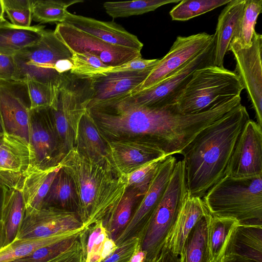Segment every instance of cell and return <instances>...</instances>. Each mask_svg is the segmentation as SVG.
<instances>
[{
	"label": "cell",
	"mask_w": 262,
	"mask_h": 262,
	"mask_svg": "<svg viewBox=\"0 0 262 262\" xmlns=\"http://www.w3.org/2000/svg\"><path fill=\"white\" fill-rule=\"evenodd\" d=\"M86 111L107 139L142 138L166 156L180 154L200 132L216 119L213 110L185 114L177 103L149 107L135 104L125 96Z\"/></svg>",
	"instance_id": "cell-1"
},
{
	"label": "cell",
	"mask_w": 262,
	"mask_h": 262,
	"mask_svg": "<svg viewBox=\"0 0 262 262\" xmlns=\"http://www.w3.org/2000/svg\"><path fill=\"white\" fill-rule=\"evenodd\" d=\"M250 119L242 104L200 132L181 151L187 193L203 197L224 176L235 145Z\"/></svg>",
	"instance_id": "cell-2"
},
{
	"label": "cell",
	"mask_w": 262,
	"mask_h": 262,
	"mask_svg": "<svg viewBox=\"0 0 262 262\" xmlns=\"http://www.w3.org/2000/svg\"><path fill=\"white\" fill-rule=\"evenodd\" d=\"M72 179L77 198V214L87 227L104 225L127 189V178L119 177L108 164L96 162L74 147L58 164Z\"/></svg>",
	"instance_id": "cell-3"
},
{
	"label": "cell",
	"mask_w": 262,
	"mask_h": 262,
	"mask_svg": "<svg viewBox=\"0 0 262 262\" xmlns=\"http://www.w3.org/2000/svg\"><path fill=\"white\" fill-rule=\"evenodd\" d=\"M203 200L211 215L233 218L241 225H262V174L225 175Z\"/></svg>",
	"instance_id": "cell-4"
},
{
	"label": "cell",
	"mask_w": 262,
	"mask_h": 262,
	"mask_svg": "<svg viewBox=\"0 0 262 262\" xmlns=\"http://www.w3.org/2000/svg\"><path fill=\"white\" fill-rule=\"evenodd\" d=\"M73 53L56 35L45 30L40 40L15 54L16 81L28 80L59 88L73 67Z\"/></svg>",
	"instance_id": "cell-5"
},
{
	"label": "cell",
	"mask_w": 262,
	"mask_h": 262,
	"mask_svg": "<svg viewBox=\"0 0 262 262\" xmlns=\"http://www.w3.org/2000/svg\"><path fill=\"white\" fill-rule=\"evenodd\" d=\"M243 90L234 71L209 66L194 72L176 103L183 114H198L240 96Z\"/></svg>",
	"instance_id": "cell-6"
},
{
	"label": "cell",
	"mask_w": 262,
	"mask_h": 262,
	"mask_svg": "<svg viewBox=\"0 0 262 262\" xmlns=\"http://www.w3.org/2000/svg\"><path fill=\"white\" fill-rule=\"evenodd\" d=\"M187 193L183 161L177 162L163 195L156 208L141 243L146 261L156 257L163 247Z\"/></svg>",
	"instance_id": "cell-7"
},
{
	"label": "cell",
	"mask_w": 262,
	"mask_h": 262,
	"mask_svg": "<svg viewBox=\"0 0 262 262\" xmlns=\"http://www.w3.org/2000/svg\"><path fill=\"white\" fill-rule=\"evenodd\" d=\"M215 37L200 53L177 72L155 85L125 97L133 103L146 106L161 107L176 103L196 70L214 65Z\"/></svg>",
	"instance_id": "cell-8"
},
{
	"label": "cell",
	"mask_w": 262,
	"mask_h": 262,
	"mask_svg": "<svg viewBox=\"0 0 262 262\" xmlns=\"http://www.w3.org/2000/svg\"><path fill=\"white\" fill-rule=\"evenodd\" d=\"M262 35L254 33L250 47H243L232 40L229 51L236 62L234 71L245 89L255 113L257 123L262 127Z\"/></svg>",
	"instance_id": "cell-9"
},
{
	"label": "cell",
	"mask_w": 262,
	"mask_h": 262,
	"mask_svg": "<svg viewBox=\"0 0 262 262\" xmlns=\"http://www.w3.org/2000/svg\"><path fill=\"white\" fill-rule=\"evenodd\" d=\"M0 121L4 133L30 144V100L25 82H0Z\"/></svg>",
	"instance_id": "cell-10"
},
{
	"label": "cell",
	"mask_w": 262,
	"mask_h": 262,
	"mask_svg": "<svg viewBox=\"0 0 262 262\" xmlns=\"http://www.w3.org/2000/svg\"><path fill=\"white\" fill-rule=\"evenodd\" d=\"M54 32L72 53L93 54L112 68L142 56L140 51L107 43L65 23H58Z\"/></svg>",
	"instance_id": "cell-11"
},
{
	"label": "cell",
	"mask_w": 262,
	"mask_h": 262,
	"mask_svg": "<svg viewBox=\"0 0 262 262\" xmlns=\"http://www.w3.org/2000/svg\"><path fill=\"white\" fill-rule=\"evenodd\" d=\"M177 162L174 157L168 156L162 163L128 224L115 241L117 246L135 237L140 239L141 245L152 215L165 192Z\"/></svg>",
	"instance_id": "cell-12"
},
{
	"label": "cell",
	"mask_w": 262,
	"mask_h": 262,
	"mask_svg": "<svg viewBox=\"0 0 262 262\" xmlns=\"http://www.w3.org/2000/svg\"><path fill=\"white\" fill-rule=\"evenodd\" d=\"M84 227L75 212L53 206L25 213L14 240L47 237Z\"/></svg>",
	"instance_id": "cell-13"
},
{
	"label": "cell",
	"mask_w": 262,
	"mask_h": 262,
	"mask_svg": "<svg viewBox=\"0 0 262 262\" xmlns=\"http://www.w3.org/2000/svg\"><path fill=\"white\" fill-rule=\"evenodd\" d=\"M213 36L203 32L188 36H178L167 54L160 59L144 81L129 95L147 89L177 72L206 48Z\"/></svg>",
	"instance_id": "cell-14"
},
{
	"label": "cell",
	"mask_w": 262,
	"mask_h": 262,
	"mask_svg": "<svg viewBox=\"0 0 262 262\" xmlns=\"http://www.w3.org/2000/svg\"><path fill=\"white\" fill-rule=\"evenodd\" d=\"M249 119L244 126L226 168L225 175L235 178L262 174V129Z\"/></svg>",
	"instance_id": "cell-15"
},
{
	"label": "cell",
	"mask_w": 262,
	"mask_h": 262,
	"mask_svg": "<svg viewBox=\"0 0 262 262\" xmlns=\"http://www.w3.org/2000/svg\"><path fill=\"white\" fill-rule=\"evenodd\" d=\"M105 139L112 168L120 177L127 178L132 172L148 163L167 157L142 138Z\"/></svg>",
	"instance_id": "cell-16"
},
{
	"label": "cell",
	"mask_w": 262,
	"mask_h": 262,
	"mask_svg": "<svg viewBox=\"0 0 262 262\" xmlns=\"http://www.w3.org/2000/svg\"><path fill=\"white\" fill-rule=\"evenodd\" d=\"M36 164L32 145L23 138L4 133L0 149V187L20 188L28 168Z\"/></svg>",
	"instance_id": "cell-17"
},
{
	"label": "cell",
	"mask_w": 262,
	"mask_h": 262,
	"mask_svg": "<svg viewBox=\"0 0 262 262\" xmlns=\"http://www.w3.org/2000/svg\"><path fill=\"white\" fill-rule=\"evenodd\" d=\"M151 71L106 72L92 77L93 92L86 109L130 94Z\"/></svg>",
	"instance_id": "cell-18"
},
{
	"label": "cell",
	"mask_w": 262,
	"mask_h": 262,
	"mask_svg": "<svg viewBox=\"0 0 262 262\" xmlns=\"http://www.w3.org/2000/svg\"><path fill=\"white\" fill-rule=\"evenodd\" d=\"M111 44L141 51L138 37L114 21H104L67 12L63 23Z\"/></svg>",
	"instance_id": "cell-19"
},
{
	"label": "cell",
	"mask_w": 262,
	"mask_h": 262,
	"mask_svg": "<svg viewBox=\"0 0 262 262\" xmlns=\"http://www.w3.org/2000/svg\"><path fill=\"white\" fill-rule=\"evenodd\" d=\"M30 111V144L36 164L42 167L56 166L59 162L58 149L49 108Z\"/></svg>",
	"instance_id": "cell-20"
},
{
	"label": "cell",
	"mask_w": 262,
	"mask_h": 262,
	"mask_svg": "<svg viewBox=\"0 0 262 262\" xmlns=\"http://www.w3.org/2000/svg\"><path fill=\"white\" fill-rule=\"evenodd\" d=\"M209 214L202 198L189 196L187 193L163 246L180 255L190 231L201 219Z\"/></svg>",
	"instance_id": "cell-21"
},
{
	"label": "cell",
	"mask_w": 262,
	"mask_h": 262,
	"mask_svg": "<svg viewBox=\"0 0 262 262\" xmlns=\"http://www.w3.org/2000/svg\"><path fill=\"white\" fill-rule=\"evenodd\" d=\"M61 167H42L32 165L21 182L20 188L25 204V213H29L42 207L44 200Z\"/></svg>",
	"instance_id": "cell-22"
},
{
	"label": "cell",
	"mask_w": 262,
	"mask_h": 262,
	"mask_svg": "<svg viewBox=\"0 0 262 262\" xmlns=\"http://www.w3.org/2000/svg\"><path fill=\"white\" fill-rule=\"evenodd\" d=\"M0 204V249L15 239L25 214V204L20 189L2 188Z\"/></svg>",
	"instance_id": "cell-23"
},
{
	"label": "cell",
	"mask_w": 262,
	"mask_h": 262,
	"mask_svg": "<svg viewBox=\"0 0 262 262\" xmlns=\"http://www.w3.org/2000/svg\"><path fill=\"white\" fill-rule=\"evenodd\" d=\"M227 254L262 262V225H237L227 242L222 256Z\"/></svg>",
	"instance_id": "cell-24"
},
{
	"label": "cell",
	"mask_w": 262,
	"mask_h": 262,
	"mask_svg": "<svg viewBox=\"0 0 262 262\" xmlns=\"http://www.w3.org/2000/svg\"><path fill=\"white\" fill-rule=\"evenodd\" d=\"M75 147L93 160L112 166L105 137L86 110L79 123Z\"/></svg>",
	"instance_id": "cell-25"
},
{
	"label": "cell",
	"mask_w": 262,
	"mask_h": 262,
	"mask_svg": "<svg viewBox=\"0 0 262 262\" xmlns=\"http://www.w3.org/2000/svg\"><path fill=\"white\" fill-rule=\"evenodd\" d=\"M246 0H231L220 13L216 31L214 66L224 67V60L228 51L243 12Z\"/></svg>",
	"instance_id": "cell-26"
},
{
	"label": "cell",
	"mask_w": 262,
	"mask_h": 262,
	"mask_svg": "<svg viewBox=\"0 0 262 262\" xmlns=\"http://www.w3.org/2000/svg\"><path fill=\"white\" fill-rule=\"evenodd\" d=\"M42 25L21 28L6 20L0 23V54L14 56L20 50L37 43L42 37Z\"/></svg>",
	"instance_id": "cell-27"
},
{
	"label": "cell",
	"mask_w": 262,
	"mask_h": 262,
	"mask_svg": "<svg viewBox=\"0 0 262 262\" xmlns=\"http://www.w3.org/2000/svg\"><path fill=\"white\" fill-rule=\"evenodd\" d=\"M210 215L201 219L188 234L180 255V262H210L207 239Z\"/></svg>",
	"instance_id": "cell-28"
},
{
	"label": "cell",
	"mask_w": 262,
	"mask_h": 262,
	"mask_svg": "<svg viewBox=\"0 0 262 262\" xmlns=\"http://www.w3.org/2000/svg\"><path fill=\"white\" fill-rule=\"evenodd\" d=\"M78 198L73 181L61 168L46 196L43 207L53 206L77 212Z\"/></svg>",
	"instance_id": "cell-29"
},
{
	"label": "cell",
	"mask_w": 262,
	"mask_h": 262,
	"mask_svg": "<svg viewBox=\"0 0 262 262\" xmlns=\"http://www.w3.org/2000/svg\"><path fill=\"white\" fill-rule=\"evenodd\" d=\"M84 228L47 237L14 240L10 244L0 249V262H13L25 257L40 248L61 241L82 231Z\"/></svg>",
	"instance_id": "cell-30"
},
{
	"label": "cell",
	"mask_w": 262,
	"mask_h": 262,
	"mask_svg": "<svg viewBox=\"0 0 262 262\" xmlns=\"http://www.w3.org/2000/svg\"><path fill=\"white\" fill-rule=\"evenodd\" d=\"M142 196L134 188L128 187L113 214L104 225L108 236L115 241L130 220Z\"/></svg>",
	"instance_id": "cell-31"
},
{
	"label": "cell",
	"mask_w": 262,
	"mask_h": 262,
	"mask_svg": "<svg viewBox=\"0 0 262 262\" xmlns=\"http://www.w3.org/2000/svg\"><path fill=\"white\" fill-rule=\"evenodd\" d=\"M238 224V221L233 218L210 215L207 239L210 262H217L222 257L230 235Z\"/></svg>",
	"instance_id": "cell-32"
},
{
	"label": "cell",
	"mask_w": 262,
	"mask_h": 262,
	"mask_svg": "<svg viewBox=\"0 0 262 262\" xmlns=\"http://www.w3.org/2000/svg\"><path fill=\"white\" fill-rule=\"evenodd\" d=\"M181 0H137L125 2H107L103 7L107 14L113 18L127 17L143 14L158 8L171 3H179Z\"/></svg>",
	"instance_id": "cell-33"
},
{
	"label": "cell",
	"mask_w": 262,
	"mask_h": 262,
	"mask_svg": "<svg viewBox=\"0 0 262 262\" xmlns=\"http://www.w3.org/2000/svg\"><path fill=\"white\" fill-rule=\"evenodd\" d=\"M83 2L82 0L62 1L55 0H32V20L39 24L62 23L67 8L75 4Z\"/></svg>",
	"instance_id": "cell-34"
},
{
	"label": "cell",
	"mask_w": 262,
	"mask_h": 262,
	"mask_svg": "<svg viewBox=\"0 0 262 262\" xmlns=\"http://www.w3.org/2000/svg\"><path fill=\"white\" fill-rule=\"evenodd\" d=\"M262 11L261 0H246L245 6L232 40L242 47L252 44L257 18Z\"/></svg>",
	"instance_id": "cell-35"
},
{
	"label": "cell",
	"mask_w": 262,
	"mask_h": 262,
	"mask_svg": "<svg viewBox=\"0 0 262 262\" xmlns=\"http://www.w3.org/2000/svg\"><path fill=\"white\" fill-rule=\"evenodd\" d=\"M231 0H183L170 11L172 20L186 21L207 13Z\"/></svg>",
	"instance_id": "cell-36"
},
{
	"label": "cell",
	"mask_w": 262,
	"mask_h": 262,
	"mask_svg": "<svg viewBox=\"0 0 262 262\" xmlns=\"http://www.w3.org/2000/svg\"><path fill=\"white\" fill-rule=\"evenodd\" d=\"M108 236L102 221L84 227L80 234L85 253V262H100V253Z\"/></svg>",
	"instance_id": "cell-37"
},
{
	"label": "cell",
	"mask_w": 262,
	"mask_h": 262,
	"mask_svg": "<svg viewBox=\"0 0 262 262\" xmlns=\"http://www.w3.org/2000/svg\"><path fill=\"white\" fill-rule=\"evenodd\" d=\"M50 119L58 149L59 162L75 146L76 137L69 122L57 108H49Z\"/></svg>",
	"instance_id": "cell-38"
},
{
	"label": "cell",
	"mask_w": 262,
	"mask_h": 262,
	"mask_svg": "<svg viewBox=\"0 0 262 262\" xmlns=\"http://www.w3.org/2000/svg\"><path fill=\"white\" fill-rule=\"evenodd\" d=\"M26 83L30 100V110L56 108L59 88L28 80Z\"/></svg>",
	"instance_id": "cell-39"
},
{
	"label": "cell",
	"mask_w": 262,
	"mask_h": 262,
	"mask_svg": "<svg viewBox=\"0 0 262 262\" xmlns=\"http://www.w3.org/2000/svg\"><path fill=\"white\" fill-rule=\"evenodd\" d=\"M72 60L73 67L71 73L82 77H93L107 72L112 68L89 53H73Z\"/></svg>",
	"instance_id": "cell-40"
},
{
	"label": "cell",
	"mask_w": 262,
	"mask_h": 262,
	"mask_svg": "<svg viewBox=\"0 0 262 262\" xmlns=\"http://www.w3.org/2000/svg\"><path fill=\"white\" fill-rule=\"evenodd\" d=\"M4 13L12 25L21 28L31 26L32 0H1Z\"/></svg>",
	"instance_id": "cell-41"
},
{
	"label": "cell",
	"mask_w": 262,
	"mask_h": 262,
	"mask_svg": "<svg viewBox=\"0 0 262 262\" xmlns=\"http://www.w3.org/2000/svg\"><path fill=\"white\" fill-rule=\"evenodd\" d=\"M167 157L152 161L132 172L127 177V188H135L143 197Z\"/></svg>",
	"instance_id": "cell-42"
},
{
	"label": "cell",
	"mask_w": 262,
	"mask_h": 262,
	"mask_svg": "<svg viewBox=\"0 0 262 262\" xmlns=\"http://www.w3.org/2000/svg\"><path fill=\"white\" fill-rule=\"evenodd\" d=\"M82 231L61 241L40 248L30 255L16 261L18 262H46L70 248L79 238Z\"/></svg>",
	"instance_id": "cell-43"
},
{
	"label": "cell",
	"mask_w": 262,
	"mask_h": 262,
	"mask_svg": "<svg viewBox=\"0 0 262 262\" xmlns=\"http://www.w3.org/2000/svg\"><path fill=\"white\" fill-rule=\"evenodd\" d=\"M141 248L140 239L132 237L123 242L107 258L101 262H129L135 251Z\"/></svg>",
	"instance_id": "cell-44"
},
{
	"label": "cell",
	"mask_w": 262,
	"mask_h": 262,
	"mask_svg": "<svg viewBox=\"0 0 262 262\" xmlns=\"http://www.w3.org/2000/svg\"><path fill=\"white\" fill-rule=\"evenodd\" d=\"M85 261L86 256L83 245L79 237V238L70 248L46 262H85Z\"/></svg>",
	"instance_id": "cell-45"
},
{
	"label": "cell",
	"mask_w": 262,
	"mask_h": 262,
	"mask_svg": "<svg viewBox=\"0 0 262 262\" xmlns=\"http://www.w3.org/2000/svg\"><path fill=\"white\" fill-rule=\"evenodd\" d=\"M159 59H145L142 56L136 57L119 66L111 68L107 72L120 71L141 72L152 70L159 63Z\"/></svg>",
	"instance_id": "cell-46"
},
{
	"label": "cell",
	"mask_w": 262,
	"mask_h": 262,
	"mask_svg": "<svg viewBox=\"0 0 262 262\" xmlns=\"http://www.w3.org/2000/svg\"><path fill=\"white\" fill-rule=\"evenodd\" d=\"M17 68L13 56L0 54V82L16 81Z\"/></svg>",
	"instance_id": "cell-47"
},
{
	"label": "cell",
	"mask_w": 262,
	"mask_h": 262,
	"mask_svg": "<svg viewBox=\"0 0 262 262\" xmlns=\"http://www.w3.org/2000/svg\"><path fill=\"white\" fill-rule=\"evenodd\" d=\"M145 262H180L179 257L168 248L163 246L159 253L150 261Z\"/></svg>",
	"instance_id": "cell-48"
},
{
	"label": "cell",
	"mask_w": 262,
	"mask_h": 262,
	"mask_svg": "<svg viewBox=\"0 0 262 262\" xmlns=\"http://www.w3.org/2000/svg\"><path fill=\"white\" fill-rule=\"evenodd\" d=\"M118 246L115 241L108 236L103 245L100 253V262L110 256L117 248Z\"/></svg>",
	"instance_id": "cell-49"
},
{
	"label": "cell",
	"mask_w": 262,
	"mask_h": 262,
	"mask_svg": "<svg viewBox=\"0 0 262 262\" xmlns=\"http://www.w3.org/2000/svg\"><path fill=\"white\" fill-rule=\"evenodd\" d=\"M147 253L138 248L133 254L129 262H145L146 259Z\"/></svg>",
	"instance_id": "cell-50"
},
{
	"label": "cell",
	"mask_w": 262,
	"mask_h": 262,
	"mask_svg": "<svg viewBox=\"0 0 262 262\" xmlns=\"http://www.w3.org/2000/svg\"><path fill=\"white\" fill-rule=\"evenodd\" d=\"M217 262H253L246 258L231 254L223 255Z\"/></svg>",
	"instance_id": "cell-51"
},
{
	"label": "cell",
	"mask_w": 262,
	"mask_h": 262,
	"mask_svg": "<svg viewBox=\"0 0 262 262\" xmlns=\"http://www.w3.org/2000/svg\"><path fill=\"white\" fill-rule=\"evenodd\" d=\"M4 12L3 7L2 3V1L0 0V23H3L6 20L4 16Z\"/></svg>",
	"instance_id": "cell-52"
},
{
	"label": "cell",
	"mask_w": 262,
	"mask_h": 262,
	"mask_svg": "<svg viewBox=\"0 0 262 262\" xmlns=\"http://www.w3.org/2000/svg\"><path fill=\"white\" fill-rule=\"evenodd\" d=\"M4 141V133H0V149Z\"/></svg>",
	"instance_id": "cell-53"
},
{
	"label": "cell",
	"mask_w": 262,
	"mask_h": 262,
	"mask_svg": "<svg viewBox=\"0 0 262 262\" xmlns=\"http://www.w3.org/2000/svg\"><path fill=\"white\" fill-rule=\"evenodd\" d=\"M3 132L2 126L0 121V133Z\"/></svg>",
	"instance_id": "cell-54"
},
{
	"label": "cell",
	"mask_w": 262,
	"mask_h": 262,
	"mask_svg": "<svg viewBox=\"0 0 262 262\" xmlns=\"http://www.w3.org/2000/svg\"><path fill=\"white\" fill-rule=\"evenodd\" d=\"M13 262H18V261H13Z\"/></svg>",
	"instance_id": "cell-55"
},
{
	"label": "cell",
	"mask_w": 262,
	"mask_h": 262,
	"mask_svg": "<svg viewBox=\"0 0 262 262\" xmlns=\"http://www.w3.org/2000/svg\"></svg>",
	"instance_id": "cell-56"
}]
</instances>
